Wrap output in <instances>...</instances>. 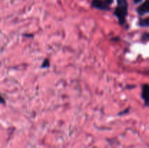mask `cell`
<instances>
[{
	"label": "cell",
	"instance_id": "1",
	"mask_svg": "<svg viewBox=\"0 0 149 148\" xmlns=\"http://www.w3.org/2000/svg\"><path fill=\"white\" fill-rule=\"evenodd\" d=\"M118 6L114 11V15L119 20L121 25L124 24L127 15L128 4L127 0H117Z\"/></svg>",
	"mask_w": 149,
	"mask_h": 148
},
{
	"label": "cell",
	"instance_id": "2",
	"mask_svg": "<svg viewBox=\"0 0 149 148\" xmlns=\"http://www.w3.org/2000/svg\"><path fill=\"white\" fill-rule=\"evenodd\" d=\"M141 97L144 100L146 105L149 107V84H146L143 85Z\"/></svg>",
	"mask_w": 149,
	"mask_h": 148
},
{
	"label": "cell",
	"instance_id": "3",
	"mask_svg": "<svg viewBox=\"0 0 149 148\" xmlns=\"http://www.w3.org/2000/svg\"><path fill=\"white\" fill-rule=\"evenodd\" d=\"M93 7L99 9L101 10H109V6L106 1H103L101 0H93L92 2Z\"/></svg>",
	"mask_w": 149,
	"mask_h": 148
},
{
	"label": "cell",
	"instance_id": "4",
	"mask_svg": "<svg viewBox=\"0 0 149 148\" xmlns=\"http://www.w3.org/2000/svg\"><path fill=\"white\" fill-rule=\"evenodd\" d=\"M137 12L140 15H143L149 13V0H146L143 4H141L137 9Z\"/></svg>",
	"mask_w": 149,
	"mask_h": 148
},
{
	"label": "cell",
	"instance_id": "5",
	"mask_svg": "<svg viewBox=\"0 0 149 148\" xmlns=\"http://www.w3.org/2000/svg\"><path fill=\"white\" fill-rule=\"evenodd\" d=\"M139 26L141 27H149V17L140 20Z\"/></svg>",
	"mask_w": 149,
	"mask_h": 148
},
{
	"label": "cell",
	"instance_id": "6",
	"mask_svg": "<svg viewBox=\"0 0 149 148\" xmlns=\"http://www.w3.org/2000/svg\"><path fill=\"white\" fill-rule=\"evenodd\" d=\"M49 61L48 59H45V60H44L43 63H42V68H49Z\"/></svg>",
	"mask_w": 149,
	"mask_h": 148
},
{
	"label": "cell",
	"instance_id": "7",
	"mask_svg": "<svg viewBox=\"0 0 149 148\" xmlns=\"http://www.w3.org/2000/svg\"><path fill=\"white\" fill-rule=\"evenodd\" d=\"M142 39L146 41H149V33H144L142 36Z\"/></svg>",
	"mask_w": 149,
	"mask_h": 148
},
{
	"label": "cell",
	"instance_id": "8",
	"mask_svg": "<svg viewBox=\"0 0 149 148\" xmlns=\"http://www.w3.org/2000/svg\"><path fill=\"white\" fill-rule=\"evenodd\" d=\"M105 1H106L108 4H112V3H113V0H105Z\"/></svg>",
	"mask_w": 149,
	"mask_h": 148
},
{
	"label": "cell",
	"instance_id": "9",
	"mask_svg": "<svg viewBox=\"0 0 149 148\" xmlns=\"http://www.w3.org/2000/svg\"><path fill=\"white\" fill-rule=\"evenodd\" d=\"M134 1H135V4H138V3H140L142 1V0H134Z\"/></svg>",
	"mask_w": 149,
	"mask_h": 148
}]
</instances>
